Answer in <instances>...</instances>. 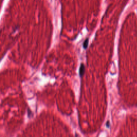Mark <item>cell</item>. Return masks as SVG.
I'll use <instances>...</instances> for the list:
<instances>
[{"label":"cell","mask_w":137,"mask_h":137,"mask_svg":"<svg viewBox=\"0 0 137 137\" xmlns=\"http://www.w3.org/2000/svg\"><path fill=\"white\" fill-rule=\"evenodd\" d=\"M85 72V67L84 66V64H81V66H80V69H79V74H80V76H82Z\"/></svg>","instance_id":"6da1fadb"},{"label":"cell","mask_w":137,"mask_h":137,"mask_svg":"<svg viewBox=\"0 0 137 137\" xmlns=\"http://www.w3.org/2000/svg\"><path fill=\"white\" fill-rule=\"evenodd\" d=\"M88 44V39H86L85 40V41L84 42V44H83V46H84L85 49H86V48L87 47Z\"/></svg>","instance_id":"7a4b0ae2"}]
</instances>
